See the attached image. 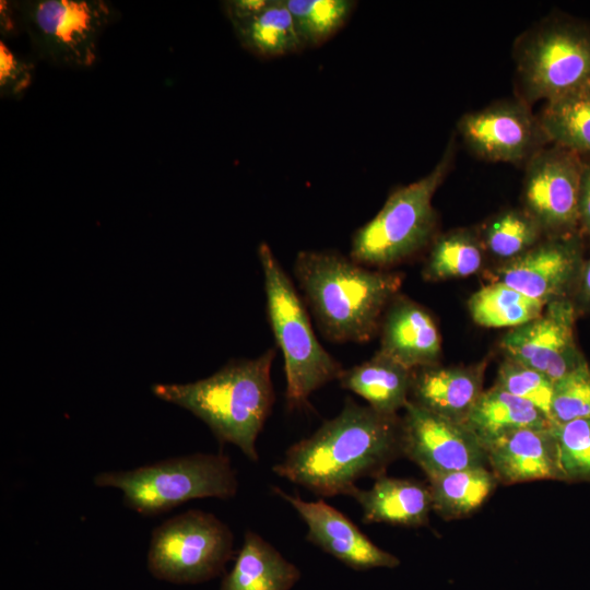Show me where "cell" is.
Wrapping results in <instances>:
<instances>
[{
  "label": "cell",
  "mask_w": 590,
  "mask_h": 590,
  "mask_svg": "<svg viewBox=\"0 0 590 590\" xmlns=\"http://www.w3.org/2000/svg\"><path fill=\"white\" fill-rule=\"evenodd\" d=\"M497 484L498 480L485 465L430 479L433 510L446 520L469 516L485 503Z\"/></svg>",
  "instance_id": "obj_24"
},
{
  "label": "cell",
  "mask_w": 590,
  "mask_h": 590,
  "mask_svg": "<svg viewBox=\"0 0 590 590\" xmlns=\"http://www.w3.org/2000/svg\"><path fill=\"white\" fill-rule=\"evenodd\" d=\"M350 496L361 506L366 523L417 528L428 523L433 510L429 485L385 474L369 489L356 487Z\"/></svg>",
  "instance_id": "obj_18"
},
{
  "label": "cell",
  "mask_w": 590,
  "mask_h": 590,
  "mask_svg": "<svg viewBox=\"0 0 590 590\" xmlns=\"http://www.w3.org/2000/svg\"><path fill=\"white\" fill-rule=\"evenodd\" d=\"M234 534L216 516L190 509L152 531L148 568L157 579L199 583L221 575L233 556Z\"/></svg>",
  "instance_id": "obj_8"
},
{
  "label": "cell",
  "mask_w": 590,
  "mask_h": 590,
  "mask_svg": "<svg viewBox=\"0 0 590 590\" xmlns=\"http://www.w3.org/2000/svg\"><path fill=\"white\" fill-rule=\"evenodd\" d=\"M583 164L577 153L555 145L527 161L523 198L542 231L569 229L579 223Z\"/></svg>",
  "instance_id": "obj_11"
},
{
  "label": "cell",
  "mask_w": 590,
  "mask_h": 590,
  "mask_svg": "<svg viewBox=\"0 0 590 590\" xmlns=\"http://www.w3.org/2000/svg\"><path fill=\"white\" fill-rule=\"evenodd\" d=\"M20 28L14 1L0 2V30L5 37L12 36Z\"/></svg>",
  "instance_id": "obj_36"
},
{
  "label": "cell",
  "mask_w": 590,
  "mask_h": 590,
  "mask_svg": "<svg viewBox=\"0 0 590 590\" xmlns=\"http://www.w3.org/2000/svg\"><path fill=\"white\" fill-rule=\"evenodd\" d=\"M400 455L401 418L347 398L337 416L293 444L272 470L318 496H350L358 480L384 475Z\"/></svg>",
  "instance_id": "obj_1"
},
{
  "label": "cell",
  "mask_w": 590,
  "mask_h": 590,
  "mask_svg": "<svg viewBox=\"0 0 590 590\" xmlns=\"http://www.w3.org/2000/svg\"><path fill=\"white\" fill-rule=\"evenodd\" d=\"M559 468L566 481H590V418L553 424Z\"/></svg>",
  "instance_id": "obj_30"
},
{
  "label": "cell",
  "mask_w": 590,
  "mask_h": 590,
  "mask_svg": "<svg viewBox=\"0 0 590 590\" xmlns=\"http://www.w3.org/2000/svg\"><path fill=\"white\" fill-rule=\"evenodd\" d=\"M275 350L256 358L232 359L211 376L188 384H156L152 392L205 423L219 441L235 445L252 462L256 442L268 420L274 391L271 368Z\"/></svg>",
  "instance_id": "obj_3"
},
{
  "label": "cell",
  "mask_w": 590,
  "mask_h": 590,
  "mask_svg": "<svg viewBox=\"0 0 590 590\" xmlns=\"http://www.w3.org/2000/svg\"><path fill=\"white\" fill-rule=\"evenodd\" d=\"M273 492L286 500L307 526L306 539L355 570L396 568L400 559L378 547L344 514L322 498L307 502L288 495L280 487Z\"/></svg>",
  "instance_id": "obj_14"
},
{
  "label": "cell",
  "mask_w": 590,
  "mask_h": 590,
  "mask_svg": "<svg viewBox=\"0 0 590 590\" xmlns=\"http://www.w3.org/2000/svg\"><path fill=\"white\" fill-rule=\"evenodd\" d=\"M541 232L528 212L506 211L488 223L483 241L494 256L511 260L538 245Z\"/></svg>",
  "instance_id": "obj_29"
},
{
  "label": "cell",
  "mask_w": 590,
  "mask_h": 590,
  "mask_svg": "<svg viewBox=\"0 0 590 590\" xmlns=\"http://www.w3.org/2000/svg\"><path fill=\"white\" fill-rule=\"evenodd\" d=\"M579 418H590V368L586 361L554 382L551 404L553 424Z\"/></svg>",
  "instance_id": "obj_31"
},
{
  "label": "cell",
  "mask_w": 590,
  "mask_h": 590,
  "mask_svg": "<svg viewBox=\"0 0 590 590\" xmlns=\"http://www.w3.org/2000/svg\"><path fill=\"white\" fill-rule=\"evenodd\" d=\"M258 257L268 320L284 358L286 405L302 409L311 393L338 380L343 368L318 341L303 300L267 243L260 244Z\"/></svg>",
  "instance_id": "obj_4"
},
{
  "label": "cell",
  "mask_w": 590,
  "mask_h": 590,
  "mask_svg": "<svg viewBox=\"0 0 590 590\" xmlns=\"http://www.w3.org/2000/svg\"><path fill=\"white\" fill-rule=\"evenodd\" d=\"M545 306L498 282L482 287L469 300L473 320L489 328L522 326L541 316Z\"/></svg>",
  "instance_id": "obj_26"
},
{
  "label": "cell",
  "mask_w": 590,
  "mask_h": 590,
  "mask_svg": "<svg viewBox=\"0 0 590 590\" xmlns=\"http://www.w3.org/2000/svg\"><path fill=\"white\" fill-rule=\"evenodd\" d=\"M538 119L547 141L590 153V82L546 102Z\"/></svg>",
  "instance_id": "obj_25"
},
{
  "label": "cell",
  "mask_w": 590,
  "mask_h": 590,
  "mask_svg": "<svg viewBox=\"0 0 590 590\" xmlns=\"http://www.w3.org/2000/svg\"><path fill=\"white\" fill-rule=\"evenodd\" d=\"M232 26L243 48L258 58H279L304 50L285 0H270L264 9Z\"/></svg>",
  "instance_id": "obj_23"
},
{
  "label": "cell",
  "mask_w": 590,
  "mask_h": 590,
  "mask_svg": "<svg viewBox=\"0 0 590 590\" xmlns=\"http://www.w3.org/2000/svg\"><path fill=\"white\" fill-rule=\"evenodd\" d=\"M450 142L437 165L421 179L393 190L380 211L352 236L350 258L367 268H386L424 249L436 228L432 200L452 162Z\"/></svg>",
  "instance_id": "obj_6"
},
{
  "label": "cell",
  "mask_w": 590,
  "mask_h": 590,
  "mask_svg": "<svg viewBox=\"0 0 590 590\" xmlns=\"http://www.w3.org/2000/svg\"><path fill=\"white\" fill-rule=\"evenodd\" d=\"M299 578L300 571L293 563L261 535L247 531L220 590H291Z\"/></svg>",
  "instance_id": "obj_21"
},
{
  "label": "cell",
  "mask_w": 590,
  "mask_h": 590,
  "mask_svg": "<svg viewBox=\"0 0 590 590\" xmlns=\"http://www.w3.org/2000/svg\"><path fill=\"white\" fill-rule=\"evenodd\" d=\"M579 223L590 235V163L583 166L579 194Z\"/></svg>",
  "instance_id": "obj_35"
},
{
  "label": "cell",
  "mask_w": 590,
  "mask_h": 590,
  "mask_svg": "<svg viewBox=\"0 0 590 590\" xmlns=\"http://www.w3.org/2000/svg\"><path fill=\"white\" fill-rule=\"evenodd\" d=\"M269 3L270 0H227L222 7L231 24H234L255 15Z\"/></svg>",
  "instance_id": "obj_34"
},
{
  "label": "cell",
  "mask_w": 590,
  "mask_h": 590,
  "mask_svg": "<svg viewBox=\"0 0 590 590\" xmlns=\"http://www.w3.org/2000/svg\"><path fill=\"white\" fill-rule=\"evenodd\" d=\"M483 369L429 366L413 370L414 403L449 420L463 423L482 394Z\"/></svg>",
  "instance_id": "obj_19"
},
{
  "label": "cell",
  "mask_w": 590,
  "mask_h": 590,
  "mask_svg": "<svg viewBox=\"0 0 590 590\" xmlns=\"http://www.w3.org/2000/svg\"><path fill=\"white\" fill-rule=\"evenodd\" d=\"M517 73L523 102H546L590 82V31L545 22L517 40Z\"/></svg>",
  "instance_id": "obj_9"
},
{
  "label": "cell",
  "mask_w": 590,
  "mask_h": 590,
  "mask_svg": "<svg viewBox=\"0 0 590 590\" xmlns=\"http://www.w3.org/2000/svg\"><path fill=\"white\" fill-rule=\"evenodd\" d=\"M413 370L379 351L368 361L343 369L340 386L362 397L384 415H397L409 402Z\"/></svg>",
  "instance_id": "obj_20"
},
{
  "label": "cell",
  "mask_w": 590,
  "mask_h": 590,
  "mask_svg": "<svg viewBox=\"0 0 590 590\" xmlns=\"http://www.w3.org/2000/svg\"><path fill=\"white\" fill-rule=\"evenodd\" d=\"M463 424L486 450L510 433L528 427H547L553 423L534 404L494 386L482 392Z\"/></svg>",
  "instance_id": "obj_22"
},
{
  "label": "cell",
  "mask_w": 590,
  "mask_h": 590,
  "mask_svg": "<svg viewBox=\"0 0 590 590\" xmlns=\"http://www.w3.org/2000/svg\"><path fill=\"white\" fill-rule=\"evenodd\" d=\"M458 129L479 156L496 162L528 161L547 141L523 101H503L463 115Z\"/></svg>",
  "instance_id": "obj_13"
},
{
  "label": "cell",
  "mask_w": 590,
  "mask_h": 590,
  "mask_svg": "<svg viewBox=\"0 0 590 590\" xmlns=\"http://www.w3.org/2000/svg\"><path fill=\"white\" fill-rule=\"evenodd\" d=\"M14 7L37 56L72 69L94 64L101 34L115 15L104 0H24Z\"/></svg>",
  "instance_id": "obj_7"
},
{
  "label": "cell",
  "mask_w": 590,
  "mask_h": 590,
  "mask_svg": "<svg viewBox=\"0 0 590 590\" xmlns=\"http://www.w3.org/2000/svg\"><path fill=\"white\" fill-rule=\"evenodd\" d=\"M495 386L534 404L551 420L554 382L543 374L507 358L498 369Z\"/></svg>",
  "instance_id": "obj_32"
},
{
  "label": "cell",
  "mask_w": 590,
  "mask_h": 590,
  "mask_svg": "<svg viewBox=\"0 0 590 590\" xmlns=\"http://www.w3.org/2000/svg\"><path fill=\"white\" fill-rule=\"evenodd\" d=\"M579 276L580 296L582 302L590 307V259L582 266Z\"/></svg>",
  "instance_id": "obj_37"
},
{
  "label": "cell",
  "mask_w": 590,
  "mask_h": 590,
  "mask_svg": "<svg viewBox=\"0 0 590 590\" xmlns=\"http://www.w3.org/2000/svg\"><path fill=\"white\" fill-rule=\"evenodd\" d=\"M293 271L322 334L340 343L370 340L402 283L329 250L299 251Z\"/></svg>",
  "instance_id": "obj_2"
},
{
  "label": "cell",
  "mask_w": 590,
  "mask_h": 590,
  "mask_svg": "<svg viewBox=\"0 0 590 590\" xmlns=\"http://www.w3.org/2000/svg\"><path fill=\"white\" fill-rule=\"evenodd\" d=\"M402 455L417 464L428 480L485 465L486 450L463 424L409 400L401 418Z\"/></svg>",
  "instance_id": "obj_10"
},
{
  "label": "cell",
  "mask_w": 590,
  "mask_h": 590,
  "mask_svg": "<svg viewBox=\"0 0 590 590\" xmlns=\"http://www.w3.org/2000/svg\"><path fill=\"white\" fill-rule=\"evenodd\" d=\"M552 425L516 430L487 447V463L498 482L564 480Z\"/></svg>",
  "instance_id": "obj_16"
},
{
  "label": "cell",
  "mask_w": 590,
  "mask_h": 590,
  "mask_svg": "<svg viewBox=\"0 0 590 590\" xmlns=\"http://www.w3.org/2000/svg\"><path fill=\"white\" fill-rule=\"evenodd\" d=\"M297 34L306 48H317L332 38L350 20L354 0H285Z\"/></svg>",
  "instance_id": "obj_27"
},
{
  "label": "cell",
  "mask_w": 590,
  "mask_h": 590,
  "mask_svg": "<svg viewBox=\"0 0 590 590\" xmlns=\"http://www.w3.org/2000/svg\"><path fill=\"white\" fill-rule=\"evenodd\" d=\"M390 303L380 323L379 352L411 370L434 366L440 355V334L433 317L406 298Z\"/></svg>",
  "instance_id": "obj_17"
},
{
  "label": "cell",
  "mask_w": 590,
  "mask_h": 590,
  "mask_svg": "<svg viewBox=\"0 0 590 590\" xmlns=\"http://www.w3.org/2000/svg\"><path fill=\"white\" fill-rule=\"evenodd\" d=\"M34 64L10 50L0 42V94L1 97L20 98L31 85Z\"/></svg>",
  "instance_id": "obj_33"
},
{
  "label": "cell",
  "mask_w": 590,
  "mask_h": 590,
  "mask_svg": "<svg viewBox=\"0 0 590 590\" xmlns=\"http://www.w3.org/2000/svg\"><path fill=\"white\" fill-rule=\"evenodd\" d=\"M580 252L574 238H556L508 260L497 282L546 305L560 295L580 273Z\"/></svg>",
  "instance_id": "obj_15"
},
{
  "label": "cell",
  "mask_w": 590,
  "mask_h": 590,
  "mask_svg": "<svg viewBox=\"0 0 590 590\" xmlns=\"http://www.w3.org/2000/svg\"><path fill=\"white\" fill-rule=\"evenodd\" d=\"M481 245L471 231L460 229L440 236L434 243L423 270L426 280L463 278L482 266Z\"/></svg>",
  "instance_id": "obj_28"
},
{
  "label": "cell",
  "mask_w": 590,
  "mask_h": 590,
  "mask_svg": "<svg viewBox=\"0 0 590 590\" xmlns=\"http://www.w3.org/2000/svg\"><path fill=\"white\" fill-rule=\"evenodd\" d=\"M534 320L516 327L502 340L507 358L534 369L555 382L585 359L574 340V308L555 299Z\"/></svg>",
  "instance_id": "obj_12"
},
{
  "label": "cell",
  "mask_w": 590,
  "mask_h": 590,
  "mask_svg": "<svg viewBox=\"0 0 590 590\" xmlns=\"http://www.w3.org/2000/svg\"><path fill=\"white\" fill-rule=\"evenodd\" d=\"M98 487L118 488L123 504L143 515L156 516L198 498H233L236 471L223 453L197 452L174 457L127 471L99 472Z\"/></svg>",
  "instance_id": "obj_5"
}]
</instances>
